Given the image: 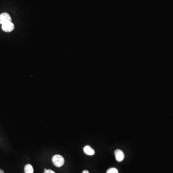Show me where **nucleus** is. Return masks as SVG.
I'll list each match as a JSON object with an SVG mask.
<instances>
[{"label": "nucleus", "mask_w": 173, "mask_h": 173, "mask_svg": "<svg viewBox=\"0 0 173 173\" xmlns=\"http://www.w3.org/2000/svg\"><path fill=\"white\" fill-rule=\"evenodd\" d=\"M25 173H34V169L31 165L28 164V165H26L25 167Z\"/></svg>", "instance_id": "obj_6"}, {"label": "nucleus", "mask_w": 173, "mask_h": 173, "mask_svg": "<svg viewBox=\"0 0 173 173\" xmlns=\"http://www.w3.org/2000/svg\"><path fill=\"white\" fill-rule=\"evenodd\" d=\"M1 28L3 31H4V32H10L14 29V24H13L12 22L7 23L2 25Z\"/></svg>", "instance_id": "obj_3"}, {"label": "nucleus", "mask_w": 173, "mask_h": 173, "mask_svg": "<svg viewBox=\"0 0 173 173\" xmlns=\"http://www.w3.org/2000/svg\"><path fill=\"white\" fill-rule=\"evenodd\" d=\"M52 161L54 165L58 167L63 166L65 163V159L63 157L59 154L54 155L52 157Z\"/></svg>", "instance_id": "obj_1"}, {"label": "nucleus", "mask_w": 173, "mask_h": 173, "mask_svg": "<svg viewBox=\"0 0 173 173\" xmlns=\"http://www.w3.org/2000/svg\"><path fill=\"white\" fill-rule=\"evenodd\" d=\"M44 173H55V172H54V171L51 170L50 169H49V170H47V169L46 170H45L44 172Z\"/></svg>", "instance_id": "obj_8"}, {"label": "nucleus", "mask_w": 173, "mask_h": 173, "mask_svg": "<svg viewBox=\"0 0 173 173\" xmlns=\"http://www.w3.org/2000/svg\"><path fill=\"white\" fill-rule=\"evenodd\" d=\"M0 173H4L3 171L1 169H0Z\"/></svg>", "instance_id": "obj_10"}, {"label": "nucleus", "mask_w": 173, "mask_h": 173, "mask_svg": "<svg viewBox=\"0 0 173 173\" xmlns=\"http://www.w3.org/2000/svg\"><path fill=\"white\" fill-rule=\"evenodd\" d=\"M82 173H89V171H88L84 170V171H83V172H82Z\"/></svg>", "instance_id": "obj_9"}, {"label": "nucleus", "mask_w": 173, "mask_h": 173, "mask_svg": "<svg viewBox=\"0 0 173 173\" xmlns=\"http://www.w3.org/2000/svg\"><path fill=\"white\" fill-rule=\"evenodd\" d=\"M83 150H84V152L86 154L89 155H93L94 154V151L89 146H86L85 147Z\"/></svg>", "instance_id": "obj_5"}, {"label": "nucleus", "mask_w": 173, "mask_h": 173, "mask_svg": "<svg viewBox=\"0 0 173 173\" xmlns=\"http://www.w3.org/2000/svg\"><path fill=\"white\" fill-rule=\"evenodd\" d=\"M114 154H115V158L117 161L119 162H121L123 161L125 158V155L124 153L121 150L117 149L115 150L114 152Z\"/></svg>", "instance_id": "obj_4"}, {"label": "nucleus", "mask_w": 173, "mask_h": 173, "mask_svg": "<svg viewBox=\"0 0 173 173\" xmlns=\"http://www.w3.org/2000/svg\"><path fill=\"white\" fill-rule=\"evenodd\" d=\"M12 22L11 17L7 13H2L0 14V24L1 25Z\"/></svg>", "instance_id": "obj_2"}, {"label": "nucleus", "mask_w": 173, "mask_h": 173, "mask_svg": "<svg viewBox=\"0 0 173 173\" xmlns=\"http://www.w3.org/2000/svg\"><path fill=\"white\" fill-rule=\"evenodd\" d=\"M106 173H118V171L115 168H111L107 170Z\"/></svg>", "instance_id": "obj_7"}]
</instances>
